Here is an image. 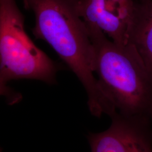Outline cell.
Here are the masks:
<instances>
[{
    "instance_id": "1",
    "label": "cell",
    "mask_w": 152,
    "mask_h": 152,
    "mask_svg": "<svg viewBox=\"0 0 152 152\" xmlns=\"http://www.w3.org/2000/svg\"><path fill=\"white\" fill-rule=\"evenodd\" d=\"M77 0H25L34 14L33 33L46 42L69 66L87 93L91 113L110 116L114 110L95 76V52L86 23L79 15Z\"/></svg>"
},
{
    "instance_id": "2",
    "label": "cell",
    "mask_w": 152,
    "mask_h": 152,
    "mask_svg": "<svg viewBox=\"0 0 152 152\" xmlns=\"http://www.w3.org/2000/svg\"><path fill=\"white\" fill-rule=\"evenodd\" d=\"M86 26L95 52V74L109 104L121 115L152 120V76L136 50Z\"/></svg>"
},
{
    "instance_id": "3",
    "label": "cell",
    "mask_w": 152,
    "mask_h": 152,
    "mask_svg": "<svg viewBox=\"0 0 152 152\" xmlns=\"http://www.w3.org/2000/svg\"><path fill=\"white\" fill-rule=\"evenodd\" d=\"M58 66L33 43L15 0H0V92L10 104L21 99L7 86L11 81L29 79L56 83Z\"/></svg>"
},
{
    "instance_id": "4",
    "label": "cell",
    "mask_w": 152,
    "mask_h": 152,
    "mask_svg": "<svg viewBox=\"0 0 152 152\" xmlns=\"http://www.w3.org/2000/svg\"><path fill=\"white\" fill-rule=\"evenodd\" d=\"M106 130L90 133L91 152H152V120L116 113Z\"/></svg>"
},
{
    "instance_id": "5",
    "label": "cell",
    "mask_w": 152,
    "mask_h": 152,
    "mask_svg": "<svg viewBox=\"0 0 152 152\" xmlns=\"http://www.w3.org/2000/svg\"><path fill=\"white\" fill-rule=\"evenodd\" d=\"M135 0H77L79 15L88 26L102 30L115 44H128Z\"/></svg>"
},
{
    "instance_id": "6",
    "label": "cell",
    "mask_w": 152,
    "mask_h": 152,
    "mask_svg": "<svg viewBox=\"0 0 152 152\" xmlns=\"http://www.w3.org/2000/svg\"><path fill=\"white\" fill-rule=\"evenodd\" d=\"M128 44L136 50L152 76V0H135Z\"/></svg>"
},
{
    "instance_id": "7",
    "label": "cell",
    "mask_w": 152,
    "mask_h": 152,
    "mask_svg": "<svg viewBox=\"0 0 152 152\" xmlns=\"http://www.w3.org/2000/svg\"><path fill=\"white\" fill-rule=\"evenodd\" d=\"M23 2H24V1H25V0H23Z\"/></svg>"
},
{
    "instance_id": "8",
    "label": "cell",
    "mask_w": 152,
    "mask_h": 152,
    "mask_svg": "<svg viewBox=\"0 0 152 152\" xmlns=\"http://www.w3.org/2000/svg\"><path fill=\"white\" fill-rule=\"evenodd\" d=\"M141 1H143V0H141Z\"/></svg>"
}]
</instances>
